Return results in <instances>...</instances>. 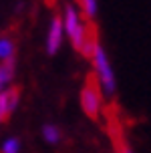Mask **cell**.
I'll use <instances>...</instances> for the list:
<instances>
[{"instance_id": "1", "label": "cell", "mask_w": 151, "mask_h": 153, "mask_svg": "<svg viewBox=\"0 0 151 153\" xmlns=\"http://www.w3.org/2000/svg\"><path fill=\"white\" fill-rule=\"evenodd\" d=\"M60 18H62V26H65V34H67L68 42L73 45L77 53L85 54L87 59L91 56L93 48L97 46V34L91 28V20L85 18V14L79 10L77 4L73 2H67L62 6V12H60Z\"/></svg>"}, {"instance_id": "2", "label": "cell", "mask_w": 151, "mask_h": 153, "mask_svg": "<svg viewBox=\"0 0 151 153\" xmlns=\"http://www.w3.org/2000/svg\"><path fill=\"white\" fill-rule=\"evenodd\" d=\"M89 61L91 69H93V81L99 85V89L103 91L105 97H113L117 91V76H115L111 59H109V54L101 42H97V46L93 48Z\"/></svg>"}, {"instance_id": "3", "label": "cell", "mask_w": 151, "mask_h": 153, "mask_svg": "<svg viewBox=\"0 0 151 153\" xmlns=\"http://www.w3.org/2000/svg\"><path fill=\"white\" fill-rule=\"evenodd\" d=\"M79 103H81V109H83V113L87 117H91V119L101 117L103 109H105V95H103V91L99 89V85L93 79H89L83 85L81 95H79Z\"/></svg>"}, {"instance_id": "4", "label": "cell", "mask_w": 151, "mask_h": 153, "mask_svg": "<svg viewBox=\"0 0 151 153\" xmlns=\"http://www.w3.org/2000/svg\"><path fill=\"white\" fill-rule=\"evenodd\" d=\"M65 38H67V34H65L62 18H60V14H57V16L51 18V22H48V26H46V36H45L46 53L57 54L60 48H62V45H65Z\"/></svg>"}, {"instance_id": "5", "label": "cell", "mask_w": 151, "mask_h": 153, "mask_svg": "<svg viewBox=\"0 0 151 153\" xmlns=\"http://www.w3.org/2000/svg\"><path fill=\"white\" fill-rule=\"evenodd\" d=\"M18 103H20V91L16 87H10L0 93V125L16 111Z\"/></svg>"}, {"instance_id": "6", "label": "cell", "mask_w": 151, "mask_h": 153, "mask_svg": "<svg viewBox=\"0 0 151 153\" xmlns=\"http://www.w3.org/2000/svg\"><path fill=\"white\" fill-rule=\"evenodd\" d=\"M16 38L10 32H0V62H14Z\"/></svg>"}, {"instance_id": "7", "label": "cell", "mask_w": 151, "mask_h": 153, "mask_svg": "<svg viewBox=\"0 0 151 153\" xmlns=\"http://www.w3.org/2000/svg\"><path fill=\"white\" fill-rule=\"evenodd\" d=\"M16 75V62H0V93L12 87Z\"/></svg>"}, {"instance_id": "8", "label": "cell", "mask_w": 151, "mask_h": 153, "mask_svg": "<svg viewBox=\"0 0 151 153\" xmlns=\"http://www.w3.org/2000/svg\"><path fill=\"white\" fill-rule=\"evenodd\" d=\"M40 135H42V139H45L48 145H57V143H60V139H62V131L54 123H45L42 129H40Z\"/></svg>"}, {"instance_id": "9", "label": "cell", "mask_w": 151, "mask_h": 153, "mask_svg": "<svg viewBox=\"0 0 151 153\" xmlns=\"http://www.w3.org/2000/svg\"><path fill=\"white\" fill-rule=\"evenodd\" d=\"M77 6L85 14L87 20H93L97 16V10H99V0H77Z\"/></svg>"}, {"instance_id": "10", "label": "cell", "mask_w": 151, "mask_h": 153, "mask_svg": "<svg viewBox=\"0 0 151 153\" xmlns=\"http://www.w3.org/2000/svg\"><path fill=\"white\" fill-rule=\"evenodd\" d=\"M22 149V143H20V139L18 137H6L2 143H0V153H20Z\"/></svg>"}, {"instance_id": "11", "label": "cell", "mask_w": 151, "mask_h": 153, "mask_svg": "<svg viewBox=\"0 0 151 153\" xmlns=\"http://www.w3.org/2000/svg\"><path fill=\"white\" fill-rule=\"evenodd\" d=\"M117 153H133V149H131L127 143H123V145L119 147V151H117Z\"/></svg>"}]
</instances>
